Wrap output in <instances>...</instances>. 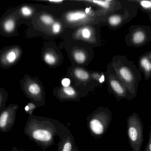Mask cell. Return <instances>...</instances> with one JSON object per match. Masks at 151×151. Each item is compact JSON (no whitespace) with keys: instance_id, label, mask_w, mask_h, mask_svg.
I'll list each match as a JSON object with an SVG mask.
<instances>
[{"instance_id":"26","label":"cell","mask_w":151,"mask_h":151,"mask_svg":"<svg viewBox=\"0 0 151 151\" xmlns=\"http://www.w3.org/2000/svg\"><path fill=\"white\" fill-rule=\"evenodd\" d=\"M150 129L149 140H148V143L144 151H151V125L150 126Z\"/></svg>"},{"instance_id":"30","label":"cell","mask_w":151,"mask_h":151,"mask_svg":"<svg viewBox=\"0 0 151 151\" xmlns=\"http://www.w3.org/2000/svg\"><path fill=\"white\" fill-rule=\"evenodd\" d=\"M12 151H21L19 150L18 149H17V147H15V146H14V147H13V148H12Z\"/></svg>"},{"instance_id":"17","label":"cell","mask_w":151,"mask_h":151,"mask_svg":"<svg viewBox=\"0 0 151 151\" xmlns=\"http://www.w3.org/2000/svg\"><path fill=\"white\" fill-rule=\"evenodd\" d=\"M108 21L110 25L114 27H119L123 25L122 20L117 14H114L110 16Z\"/></svg>"},{"instance_id":"20","label":"cell","mask_w":151,"mask_h":151,"mask_svg":"<svg viewBox=\"0 0 151 151\" xmlns=\"http://www.w3.org/2000/svg\"><path fill=\"white\" fill-rule=\"evenodd\" d=\"M74 59L77 63L83 64L86 60V56L81 51L77 50L74 52L73 54Z\"/></svg>"},{"instance_id":"23","label":"cell","mask_w":151,"mask_h":151,"mask_svg":"<svg viewBox=\"0 0 151 151\" xmlns=\"http://www.w3.org/2000/svg\"><path fill=\"white\" fill-rule=\"evenodd\" d=\"M88 1L97 4L103 8L108 9L111 5L112 4V3L114 1L107 0V1Z\"/></svg>"},{"instance_id":"8","label":"cell","mask_w":151,"mask_h":151,"mask_svg":"<svg viewBox=\"0 0 151 151\" xmlns=\"http://www.w3.org/2000/svg\"><path fill=\"white\" fill-rule=\"evenodd\" d=\"M22 48L17 44L5 46L0 50V67L8 69L16 65L23 56Z\"/></svg>"},{"instance_id":"18","label":"cell","mask_w":151,"mask_h":151,"mask_svg":"<svg viewBox=\"0 0 151 151\" xmlns=\"http://www.w3.org/2000/svg\"><path fill=\"white\" fill-rule=\"evenodd\" d=\"M76 77L81 81H86L89 79L88 74L86 71L81 68H77L74 71Z\"/></svg>"},{"instance_id":"32","label":"cell","mask_w":151,"mask_h":151,"mask_svg":"<svg viewBox=\"0 0 151 151\" xmlns=\"http://www.w3.org/2000/svg\"><path fill=\"white\" fill-rule=\"evenodd\" d=\"M50 2H53V3H60V2H63V1H49Z\"/></svg>"},{"instance_id":"28","label":"cell","mask_w":151,"mask_h":151,"mask_svg":"<svg viewBox=\"0 0 151 151\" xmlns=\"http://www.w3.org/2000/svg\"><path fill=\"white\" fill-rule=\"evenodd\" d=\"M62 85L64 87H69L70 84V81L69 79L67 78H65L62 81Z\"/></svg>"},{"instance_id":"4","label":"cell","mask_w":151,"mask_h":151,"mask_svg":"<svg viewBox=\"0 0 151 151\" xmlns=\"http://www.w3.org/2000/svg\"><path fill=\"white\" fill-rule=\"evenodd\" d=\"M127 134L133 151H141L144 142V125L142 118L134 112L127 120Z\"/></svg>"},{"instance_id":"16","label":"cell","mask_w":151,"mask_h":151,"mask_svg":"<svg viewBox=\"0 0 151 151\" xmlns=\"http://www.w3.org/2000/svg\"><path fill=\"white\" fill-rule=\"evenodd\" d=\"M9 94L4 89L0 88V113L5 108Z\"/></svg>"},{"instance_id":"2","label":"cell","mask_w":151,"mask_h":151,"mask_svg":"<svg viewBox=\"0 0 151 151\" xmlns=\"http://www.w3.org/2000/svg\"><path fill=\"white\" fill-rule=\"evenodd\" d=\"M114 71L116 74L134 98L136 97L139 84L142 80V74L133 61L126 56L115 59Z\"/></svg>"},{"instance_id":"14","label":"cell","mask_w":151,"mask_h":151,"mask_svg":"<svg viewBox=\"0 0 151 151\" xmlns=\"http://www.w3.org/2000/svg\"><path fill=\"white\" fill-rule=\"evenodd\" d=\"M12 8L20 19L30 18L32 17L35 12L34 6L25 4Z\"/></svg>"},{"instance_id":"33","label":"cell","mask_w":151,"mask_h":151,"mask_svg":"<svg viewBox=\"0 0 151 151\" xmlns=\"http://www.w3.org/2000/svg\"><path fill=\"white\" fill-rule=\"evenodd\" d=\"M90 11V9H88V8H87V9H86V11H85V12H86V13H88Z\"/></svg>"},{"instance_id":"25","label":"cell","mask_w":151,"mask_h":151,"mask_svg":"<svg viewBox=\"0 0 151 151\" xmlns=\"http://www.w3.org/2000/svg\"><path fill=\"white\" fill-rule=\"evenodd\" d=\"M81 34L83 37L85 39H88L91 35L90 31L88 28H84L81 32Z\"/></svg>"},{"instance_id":"11","label":"cell","mask_w":151,"mask_h":151,"mask_svg":"<svg viewBox=\"0 0 151 151\" xmlns=\"http://www.w3.org/2000/svg\"><path fill=\"white\" fill-rule=\"evenodd\" d=\"M138 69L143 74L145 80L151 78V50L146 51L138 59Z\"/></svg>"},{"instance_id":"19","label":"cell","mask_w":151,"mask_h":151,"mask_svg":"<svg viewBox=\"0 0 151 151\" xmlns=\"http://www.w3.org/2000/svg\"><path fill=\"white\" fill-rule=\"evenodd\" d=\"M138 5L139 9L142 11L148 10L151 9V1H137L134 0Z\"/></svg>"},{"instance_id":"12","label":"cell","mask_w":151,"mask_h":151,"mask_svg":"<svg viewBox=\"0 0 151 151\" xmlns=\"http://www.w3.org/2000/svg\"><path fill=\"white\" fill-rule=\"evenodd\" d=\"M59 138L60 141L58 144V151H76L79 149L76 145L75 139L70 130L63 137Z\"/></svg>"},{"instance_id":"1","label":"cell","mask_w":151,"mask_h":151,"mask_svg":"<svg viewBox=\"0 0 151 151\" xmlns=\"http://www.w3.org/2000/svg\"><path fill=\"white\" fill-rule=\"evenodd\" d=\"M69 129L53 118L29 115L24 129V134L45 151L55 142V137H63Z\"/></svg>"},{"instance_id":"27","label":"cell","mask_w":151,"mask_h":151,"mask_svg":"<svg viewBox=\"0 0 151 151\" xmlns=\"http://www.w3.org/2000/svg\"><path fill=\"white\" fill-rule=\"evenodd\" d=\"M61 29V25L59 23H55L53 25L52 30H53V33H58L60 32Z\"/></svg>"},{"instance_id":"21","label":"cell","mask_w":151,"mask_h":151,"mask_svg":"<svg viewBox=\"0 0 151 151\" xmlns=\"http://www.w3.org/2000/svg\"><path fill=\"white\" fill-rule=\"evenodd\" d=\"M37 108H38V106L34 103L32 102H29L25 106V112L29 115H33L34 112Z\"/></svg>"},{"instance_id":"24","label":"cell","mask_w":151,"mask_h":151,"mask_svg":"<svg viewBox=\"0 0 151 151\" xmlns=\"http://www.w3.org/2000/svg\"><path fill=\"white\" fill-rule=\"evenodd\" d=\"M39 20H40L41 22L44 23L45 25H50L53 24L54 22V20L52 17L49 15L43 14L42 15L39 17Z\"/></svg>"},{"instance_id":"5","label":"cell","mask_w":151,"mask_h":151,"mask_svg":"<svg viewBox=\"0 0 151 151\" xmlns=\"http://www.w3.org/2000/svg\"><path fill=\"white\" fill-rule=\"evenodd\" d=\"M20 85L25 96L34 103L38 107L45 105V95L38 81L25 74L20 81Z\"/></svg>"},{"instance_id":"13","label":"cell","mask_w":151,"mask_h":151,"mask_svg":"<svg viewBox=\"0 0 151 151\" xmlns=\"http://www.w3.org/2000/svg\"><path fill=\"white\" fill-rule=\"evenodd\" d=\"M56 97L61 101H79V96L75 89L70 87L60 89L56 93Z\"/></svg>"},{"instance_id":"7","label":"cell","mask_w":151,"mask_h":151,"mask_svg":"<svg viewBox=\"0 0 151 151\" xmlns=\"http://www.w3.org/2000/svg\"><path fill=\"white\" fill-rule=\"evenodd\" d=\"M20 19L13 8L7 10L0 17V35L7 37L18 35V28Z\"/></svg>"},{"instance_id":"34","label":"cell","mask_w":151,"mask_h":151,"mask_svg":"<svg viewBox=\"0 0 151 151\" xmlns=\"http://www.w3.org/2000/svg\"><path fill=\"white\" fill-rule=\"evenodd\" d=\"M80 151V150H79V149H78V150H77V151Z\"/></svg>"},{"instance_id":"22","label":"cell","mask_w":151,"mask_h":151,"mask_svg":"<svg viewBox=\"0 0 151 151\" xmlns=\"http://www.w3.org/2000/svg\"><path fill=\"white\" fill-rule=\"evenodd\" d=\"M44 61L49 64H53L56 62V57L51 52L45 53L44 56Z\"/></svg>"},{"instance_id":"15","label":"cell","mask_w":151,"mask_h":151,"mask_svg":"<svg viewBox=\"0 0 151 151\" xmlns=\"http://www.w3.org/2000/svg\"><path fill=\"white\" fill-rule=\"evenodd\" d=\"M87 13L78 11L70 12L66 15V19L70 22H75L83 20L87 17Z\"/></svg>"},{"instance_id":"3","label":"cell","mask_w":151,"mask_h":151,"mask_svg":"<svg viewBox=\"0 0 151 151\" xmlns=\"http://www.w3.org/2000/svg\"><path fill=\"white\" fill-rule=\"evenodd\" d=\"M112 120L111 110L107 107L97 108L86 119L91 135L95 139L101 138L106 133Z\"/></svg>"},{"instance_id":"31","label":"cell","mask_w":151,"mask_h":151,"mask_svg":"<svg viewBox=\"0 0 151 151\" xmlns=\"http://www.w3.org/2000/svg\"><path fill=\"white\" fill-rule=\"evenodd\" d=\"M104 76H102V77L100 78V79H99V81H100V82H104Z\"/></svg>"},{"instance_id":"9","label":"cell","mask_w":151,"mask_h":151,"mask_svg":"<svg viewBox=\"0 0 151 151\" xmlns=\"http://www.w3.org/2000/svg\"><path fill=\"white\" fill-rule=\"evenodd\" d=\"M19 108L17 104H11L0 113V131L5 133L10 131L15 124L17 111Z\"/></svg>"},{"instance_id":"6","label":"cell","mask_w":151,"mask_h":151,"mask_svg":"<svg viewBox=\"0 0 151 151\" xmlns=\"http://www.w3.org/2000/svg\"><path fill=\"white\" fill-rule=\"evenodd\" d=\"M127 46L138 48L151 41V26L145 25H132L126 37Z\"/></svg>"},{"instance_id":"10","label":"cell","mask_w":151,"mask_h":151,"mask_svg":"<svg viewBox=\"0 0 151 151\" xmlns=\"http://www.w3.org/2000/svg\"><path fill=\"white\" fill-rule=\"evenodd\" d=\"M109 85L112 92L119 101L122 99L132 101L134 98L117 74H113L110 76Z\"/></svg>"},{"instance_id":"29","label":"cell","mask_w":151,"mask_h":151,"mask_svg":"<svg viewBox=\"0 0 151 151\" xmlns=\"http://www.w3.org/2000/svg\"><path fill=\"white\" fill-rule=\"evenodd\" d=\"M144 12L147 13L148 14V16L149 17V18H150V20L151 22V9L150 10H148L144 11H143Z\"/></svg>"}]
</instances>
